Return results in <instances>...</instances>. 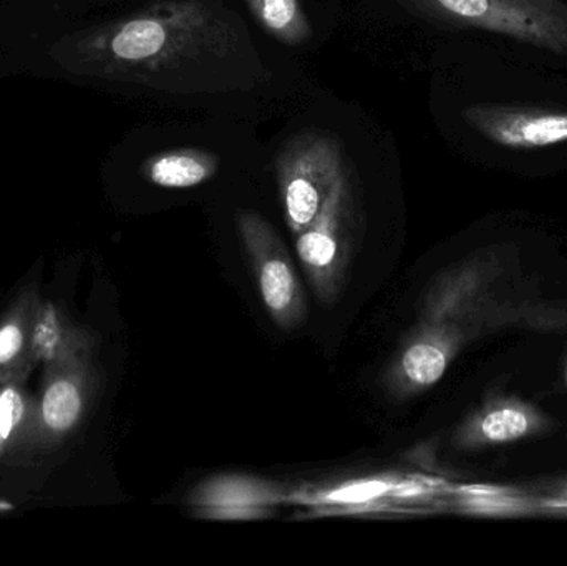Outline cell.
<instances>
[{"label":"cell","instance_id":"9a60e30c","mask_svg":"<svg viewBox=\"0 0 567 566\" xmlns=\"http://www.w3.org/2000/svg\"><path fill=\"white\" fill-rule=\"evenodd\" d=\"M7 439L3 435L2 428H0V452H2L3 445H6Z\"/></svg>","mask_w":567,"mask_h":566},{"label":"cell","instance_id":"6da1fadb","mask_svg":"<svg viewBox=\"0 0 567 566\" xmlns=\"http://www.w3.org/2000/svg\"><path fill=\"white\" fill-rule=\"evenodd\" d=\"M109 72L172 95L249 92L268 76L241 17L221 0H159L96 39Z\"/></svg>","mask_w":567,"mask_h":566},{"label":"cell","instance_id":"8992f818","mask_svg":"<svg viewBox=\"0 0 567 566\" xmlns=\"http://www.w3.org/2000/svg\"><path fill=\"white\" fill-rule=\"evenodd\" d=\"M473 130L509 150H539L567 143V110L478 103L463 110Z\"/></svg>","mask_w":567,"mask_h":566},{"label":"cell","instance_id":"8fae6325","mask_svg":"<svg viewBox=\"0 0 567 566\" xmlns=\"http://www.w3.org/2000/svg\"><path fill=\"white\" fill-rule=\"evenodd\" d=\"M482 431L489 441H512V439L526 434L528 421L522 412L515 411V409H502V411L486 415Z\"/></svg>","mask_w":567,"mask_h":566},{"label":"cell","instance_id":"4fadbf2b","mask_svg":"<svg viewBox=\"0 0 567 566\" xmlns=\"http://www.w3.org/2000/svg\"><path fill=\"white\" fill-rule=\"evenodd\" d=\"M23 412H25V405H23L22 395L16 389L9 388L0 392V428L7 441L17 425L22 422Z\"/></svg>","mask_w":567,"mask_h":566},{"label":"cell","instance_id":"5b68a950","mask_svg":"<svg viewBox=\"0 0 567 566\" xmlns=\"http://www.w3.org/2000/svg\"><path fill=\"white\" fill-rule=\"evenodd\" d=\"M238 231L269 318L281 331L300 328L307 318L306 295L275 226L259 213L243 209Z\"/></svg>","mask_w":567,"mask_h":566},{"label":"cell","instance_id":"5bb4252c","mask_svg":"<svg viewBox=\"0 0 567 566\" xmlns=\"http://www.w3.org/2000/svg\"><path fill=\"white\" fill-rule=\"evenodd\" d=\"M23 348V331L16 322L0 328V366L9 364Z\"/></svg>","mask_w":567,"mask_h":566},{"label":"cell","instance_id":"9c48e42d","mask_svg":"<svg viewBox=\"0 0 567 566\" xmlns=\"http://www.w3.org/2000/svg\"><path fill=\"white\" fill-rule=\"evenodd\" d=\"M249 12L268 35L284 45H306L312 39V25L300 0H245Z\"/></svg>","mask_w":567,"mask_h":566},{"label":"cell","instance_id":"52a82bcc","mask_svg":"<svg viewBox=\"0 0 567 566\" xmlns=\"http://www.w3.org/2000/svg\"><path fill=\"white\" fill-rule=\"evenodd\" d=\"M284 501L281 487L252 475H215L199 484L188 504L208 521H261Z\"/></svg>","mask_w":567,"mask_h":566},{"label":"cell","instance_id":"ba28073f","mask_svg":"<svg viewBox=\"0 0 567 566\" xmlns=\"http://www.w3.org/2000/svg\"><path fill=\"white\" fill-rule=\"evenodd\" d=\"M221 158L196 146L166 150L143 166L146 179L159 188L186 189L203 185L218 175Z\"/></svg>","mask_w":567,"mask_h":566},{"label":"cell","instance_id":"3957f363","mask_svg":"<svg viewBox=\"0 0 567 566\" xmlns=\"http://www.w3.org/2000/svg\"><path fill=\"white\" fill-rule=\"evenodd\" d=\"M425 19L456 29L486 30L567 55L563 0H400Z\"/></svg>","mask_w":567,"mask_h":566},{"label":"cell","instance_id":"30bf717a","mask_svg":"<svg viewBox=\"0 0 567 566\" xmlns=\"http://www.w3.org/2000/svg\"><path fill=\"white\" fill-rule=\"evenodd\" d=\"M82 408V391L79 385L69 379H56L43 394V422L50 431H69L79 421Z\"/></svg>","mask_w":567,"mask_h":566},{"label":"cell","instance_id":"7c38bea8","mask_svg":"<svg viewBox=\"0 0 567 566\" xmlns=\"http://www.w3.org/2000/svg\"><path fill=\"white\" fill-rule=\"evenodd\" d=\"M60 341H62V329L52 306H47L40 312L39 321L33 329V354L39 359H52L56 354Z\"/></svg>","mask_w":567,"mask_h":566},{"label":"cell","instance_id":"7a4b0ae2","mask_svg":"<svg viewBox=\"0 0 567 566\" xmlns=\"http://www.w3.org/2000/svg\"><path fill=\"white\" fill-rule=\"evenodd\" d=\"M360 231L362 213L346 166L316 218L296 236L303 275L323 308L336 306L346 291Z\"/></svg>","mask_w":567,"mask_h":566},{"label":"cell","instance_id":"277c9868","mask_svg":"<svg viewBox=\"0 0 567 566\" xmlns=\"http://www.w3.org/2000/svg\"><path fill=\"white\" fill-rule=\"evenodd\" d=\"M346 166L342 145L330 133H299L282 146L276 156V175L292 235L316 218Z\"/></svg>","mask_w":567,"mask_h":566}]
</instances>
